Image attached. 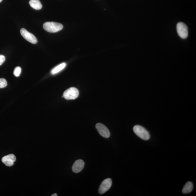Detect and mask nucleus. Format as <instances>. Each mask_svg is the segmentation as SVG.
<instances>
[{
	"label": "nucleus",
	"mask_w": 196,
	"mask_h": 196,
	"mask_svg": "<svg viewBox=\"0 0 196 196\" xmlns=\"http://www.w3.org/2000/svg\"><path fill=\"white\" fill-rule=\"evenodd\" d=\"M7 82L5 79L3 78H0V88H2L5 87L7 86Z\"/></svg>",
	"instance_id": "14"
},
{
	"label": "nucleus",
	"mask_w": 196,
	"mask_h": 196,
	"mask_svg": "<svg viewBox=\"0 0 196 196\" xmlns=\"http://www.w3.org/2000/svg\"><path fill=\"white\" fill-rule=\"evenodd\" d=\"M20 34L25 39L33 44L37 43L38 41L34 34L29 32L24 28L20 30Z\"/></svg>",
	"instance_id": "5"
},
{
	"label": "nucleus",
	"mask_w": 196,
	"mask_h": 196,
	"mask_svg": "<svg viewBox=\"0 0 196 196\" xmlns=\"http://www.w3.org/2000/svg\"><path fill=\"white\" fill-rule=\"evenodd\" d=\"M112 185L111 179L108 178L103 180L99 187V192L100 194H103L109 189Z\"/></svg>",
	"instance_id": "6"
},
{
	"label": "nucleus",
	"mask_w": 196,
	"mask_h": 196,
	"mask_svg": "<svg viewBox=\"0 0 196 196\" xmlns=\"http://www.w3.org/2000/svg\"><path fill=\"white\" fill-rule=\"evenodd\" d=\"M96 128L98 132L102 137L105 138L110 137L109 131L104 125L101 123H98L96 125Z\"/></svg>",
	"instance_id": "7"
},
{
	"label": "nucleus",
	"mask_w": 196,
	"mask_h": 196,
	"mask_svg": "<svg viewBox=\"0 0 196 196\" xmlns=\"http://www.w3.org/2000/svg\"><path fill=\"white\" fill-rule=\"evenodd\" d=\"M29 4L32 7L36 10H39L42 7V5L39 0H30Z\"/></svg>",
	"instance_id": "10"
},
{
	"label": "nucleus",
	"mask_w": 196,
	"mask_h": 196,
	"mask_svg": "<svg viewBox=\"0 0 196 196\" xmlns=\"http://www.w3.org/2000/svg\"><path fill=\"white\" fill-rule=\"evenodd\" d=\"M5 60V56L3 55H0V66L3 64Z\"/></svg>",
	"instance_id": "15"
},
{
	"label": "nucleus",
	"mask_w": 196,
	"mask_h": 196,
	"mask_svg": "<svg viewBox=\"0 0 196 196\" xmlns=\"http://www.w3.org/2000/svg\"><path fill=\"white\" fill-rule=\"evenodd\" d=\"M79 95L78 89L72 87L66 90L63 94V97L66 100H74Z\"/></svg>",
	"instance_id": "3"
},
{
	"label": "nucleus",
	"mask_w": 196,
	"mask_h": 196,
	"mask_svg": "<svg viewBox=\"0 0 196 196\" xmlns=\"http://www.w3.org/2000/svg\"><path fill=\"white\" fill-rule=\"evenodd\" d=\"M21 72V68L19 67H17L15 68L14 71V74L16 76L18 77L20 76Z\"/></svg>",
	"instance_id": "13"
},
{
	"label": "nucleus",
	"mask_w": 196,
	"mask_h": 196,
	"mask_svg": "<svg viewBox=\"0 0 196 196\" xmlns=\"http://www.w3.org/2000/svg\"><path fill=\"white\" fill-rule=\"evenodd\" d=\"M176 29L178 34L181 38L185 39L187 38L188 35V30L187 26L185 23L182 22L178 23Z\"/></svg>",
	"instance_id": "4"
},
{
	"label": "nucleus",
	"mask_w": 196,
	"mask_h": 196,
	"mask_svg": "<svg viewBox=\"0 0 196 196\" xmlns=\"http://www.w3.org/2000/svg\"><path fill=\"white\" fill-rule=\"evenodd\" d=\"M63 27L62 24L55 22H46L43 25L44 30L51 33L57 32L63 29Z\"/></svg>",
	"instance_id": "1"
},
{
	"label": "nucleus",
	"mask_w": 196,
	"mask_h": 196,
	"mask_svg": "<svg viewBox=\"0 0 196 196\" xmlns=\"http://www.w3.org/2000/svg\"><path fill=\"white\" fill-rule=\"evenodd\" d=\"M16 156L13 154H9L5 156L2 159V161L7 166H11L16 162Z\"/></svg>",
	"instance_id": "8"
},
{
	"label": "nucleus",
	"mask_w": 196,
	"mask_h": 196,
	"mask_svg": "<svg viewBox=\"0 0 196 196\" xmlns=\"http://www.w3.org/2000/svg\"><path fill=\"white\" fill-rule=\"evenodd\" d=\"M2 0H0V2H2Z\"/></svg>",
	"instance_id": "17"
},
{
	"label": "nucleus",
	"mask_w": 196,
	"mask_h": 196,
	"mask_svg": "<svg viewBox=\"0 0 196 196\" xmlns=\"http://www.w3.org/2000/svg\"><path fill=\"white\" fill-rule=\"evenodd\" d=\"M193 189V183L191 182H188L185 185L182 192L183 194H188V193L191 192L192 191Z\"/></svg>",
	"instance_id": "11"
},
{
	"label": "nucleus",
	"mask_w": 196,
	"mask_h": 196,
	"mask_svg": "<svg viewBox=\"0 0 196 196\" xmlns=\"http://www.w3.org/2000/svg\"><path fill=\"white\" fill-rule=\"evenodd\" d=\"M51 196H57V194H56V193H55V194H52Z\"/></svg>",
	"instance_id": "16"
},
{
	"label": "nucleus",
	"mask_w": 196,
	"mask_h": 196,
	"mask_svg": "<svg viewBox=\"0 0 196 196\" xmlns=\"http://www.w3.org/2000/svg\"><path fill=\"white\" fill-rule=\"evenodd\" d=\"M134 133L143 140H148L150 138V135L148 131L141 126L137 125L133 128Z\"/></svg>",
	"instance_id": "2"
},
{
	"label": "nucleus",
	"mask_w": 196,
	"mask_h": 196,
	"mask_svg": "<svg viewBox=\"0 0 196 196\" xmlns=\"http://www.w3.org/2000/svg\"><path fill=\"white\" fill-rule=\"evenodd\" d=\"M85 164L84 161L81 160H78L74 162L72 167L73 172L75 173H78L81 172L83 169Z\"/></svg>",
	"instance_id": "9"
},
{
	"label": "nucleus",
	"mask_w": 196,
	"mask_h": 196,
	"mask_svg": "<svg viewBox=\"0 0 196 196\" xmlns=\"http://www.w3.org/2000/svg\"><path fill=\"white\" fill-rule=\"evenodd\" d=\"M66 66V63H62L59 65L56 66L54 68H53L51 71V74H57L58 73L60 72V71L63 70Z\"/></svg>",
	"instance_id": "12"
}]
</instances>
